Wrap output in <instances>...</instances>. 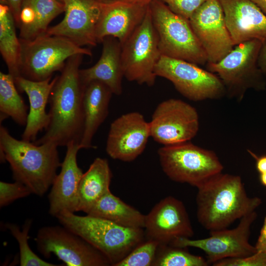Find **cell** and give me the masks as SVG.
<instances>
[{"instance_id": "43", "label": "cell", "mask_w": 266, "mask_h": 266, "mask_svg": "<svg viewBox=\"0 0 266 266\" xmlns=\"http://www.w3.org/2000/svg\"><path fill=\"white\" fill-rule=\"evenodd\" d=\"M58 0L64 3L65 4H66L68 0Z\"/></svg>"}, {"instance_id": "36", "label": "cell", "mask_w": 266, "mask_h": 266, "mask_svg": "<svg viewBox=\"0 0 266 266\" xmlns=\"http://www.w3.org/2000/svg\"><path fill=\"white\" fill-rule=\"evenodd\" d=\"M255 246L258 251H266V216L260 234Z\"/></svg>"}, {"instance_id": "23", "label": "cell", "mask_w": 266, "mask_h": 266, "mask_svg": "<svg viewBox=\"0 0 266 266\" xmlns=\"http://www.w3.org/2000/svg\"><path fill=\"white\" fill-rule=\"evenodd\" d=\"M112 94L106 85L98 81H92L85 86L83 99L84 128L79 143L80 149L94 148L93 138L107 117Z\"/></svg>"}, {"instance_id": "39", "label": "cell", "mask_w": 266, "mask_h": 266, "mask_svg": "<svg viewBox=\"0 0 266 266\" xmlns=\"http://www.w3.org/2000/svg\"><path fill=\"white\" fill-rule=\"evenodd\" d=\"M266 15V0H250Z\"/></svg>"}, {"instance_id": "16", "label": "cell", "mask_w": 266, "mask_h": 266, "mask_svg": "<svg viewBox=\"0 0 266 266\" xmlns=\"http://www.w3.org/2000/svg\"><path fill=\"white\" fill-rule=\"evenodd\" d=\"M147 238L169 244L180 237H192L194 232L183 203L173 197L161 200L145 215Z\"/></svg>"}, {"instance_id": "10", "label": "cell", "mask_w": 266, "mask_h": 266, "mask_svg": "<svg viewBox=\"0 0 266 266\" xmlns=\"http://www.w3.org/2000/svg\"><path fill=\"white\" fill-rule=\"evenodd\" d=\"M155 73L170 81L178 92L191 100L217 99L226 93L216 74L183 60L162 55Z\"/></svg>"}, {"instance_id": "22", "label": "cell", "mask_w": 266, "mask_h": 266, "mask_svg": "<svg viewBox=\"0 0 266 266\" xmlns=\"http://www.w3.org/2000/svg\"><path fill=\"white\" fill-rule=\"evenodd\" d=\"M101 43V54L96 64L90 67L80 69L81 81L85 86L93 81L101 82L113 94L120 95L124 76L121 62L122 45L118 39L112 36L105 37Z\"/></svg>"}, {"instance_id": "21", "label": "cell", "mask_w": 266, "mask_h": 266, "mask_svg": "<svg viewBox=\"0 0 266 266\" xmlns=\"http://www.w3.org/2000/svg\"><path fill=\"white\" fill-rule=\"evenodd\" d=\"M57 75L52 80L51 77L42 81H35L19 76L14 79L18 90L27 95L30 110L22 139L34 142L39 132L46 130L50 121L46 107L49 102L52 89L56 81Z\"/></svg>"}, {"instance_id": "32", "label": "cell", "mask_w": 266, "mask_h": 266, "mask_svg": "<svg viewBox=\"0 0 266 266\" xmlns=\"http://www.w3.org/2000/svg\"><path fill=\"white\" fill-rule=\"evenodd\" d=\"M32 194L24 184L17 181L14 183L0 182V206L8 205L15 200Z\"/></svg>"}, {"instance_id": "31", "label": "cell", "mask_w": 266, "mask_h": 266, "mask_svg": "<svg viewBox=\"0 0 266 266\" xmlns=\"http://www.w3.org/2000/svg\"><path fill=\"white\" fill-rule=\"evenodd\" d=\"M159 244L158 241L147 238L114 266H153Z\"/></svg>"}, {"instance_id": "17", "label": "cell", "mask_w": 266, "mask_h": 266, "mask_svg": "<svg viewBox=\"0 0 266 266\" xmlns=\"http://www.w3.org/2000/svg\"><path fill=\"white\" fill-rule=\"evenodd\" d=\"M65 6L64 19L45 33L66 38L81 47L96 46L101 3L95 0H68Z\"/></svg>"}, {"instance_id": "38", "label": "cell", "mask_w": 266, "mask_h": 266, "mask_svg": "<svg viewBox=\"0 0 266 266\" xmlns=\"http://www.w3.org/2000/svg\"><path fill=\"white\" fill-rule=\"evenodd\" d=\"M249 152L256 160V168L259 172L260 174L266 172V156L258 157L252 152Z\"/></svg>"}, {"instance_id": "5", "label": "cell", "mask_w": 266, "mask_h": 266, "mask_svg": "<svg viewBox=\"0 0 266 266\" xmlns=\"http://www.w3.org/2000/svg\"><path fill=\"white\" fill-rule=\"evenodd\" d=\"M149 9L162 55L198 65L207 63L189 19L173 12L160 0L151 1Z\"/></svg>"}, {"instance_id": "33", "label": "cell", "mask_w": 266, "mask_h": 266, "mask_svg": "<svg viewBox=\"0 0 266 266\" xmlns=\"http://www.w3.org/2000/svg\"><path fill=\"white\" fill-rule=\"evenodd\" d=\"M214 266H266V252L257 251L256 253L242 258H230L218 261Z\"/></svg>"}, {"instance_id": "15", "label": "cell", "mask_w": 266, "mask_h": 266, "mask_svg": "<svg viewBox=\"0 0 266 266\" xmlns=\"http://www.w3.org/2000/svg\"><path fill=\"white\" fill-rule=\"evenodd\" d=\"M150 131L149 122L138 112L122 115L111 124L106 151L112 159L133 161L145 149Z\"/></svg>"}, {"instance_id": "4", "label": "cell", "mask_w": 266, "mask_h": 266, "mask_svg": "<svg viewBox=\"0 0 266 266\" xmlns=\"http://www.w3.org/2000/svg\"><path fill=\"white\" fill-rule=\"evenodd\" d=\"M56 217L62 225L102 252L112 266L144 240L142 228L125 227L101 218L79 216L67 211Z\"/></svg>"}, {"instance_id": "20", "label": "cell", "mask_w": 266, "mask_h": 266, "mask_svg": "<svg viewBox=\"0 0 266 266\" xmlns=\"http://www.w3.org/2000/svg\"><path fill=\"white\" fill-rule=\"evenodd\" d=\"M66 147L61 171L57 175L48 195L49 213L55 217L64 211H76L78 187L83 174L77 161V153L80 149L79 144L71 142Z\"/></svg>"}, {"instance_id": "34", "label": "cell", "mask_w": 266, "mask_h": 266, "mask_svg": "<svg viewBox=\"0 0 266 266\" xmlns=\"http://www.w3.org/2000/svg\"><path fill=\"white\" fill-rule=\"evenodd\" d=\"M173 12L189 19L194 12L207 0H160Z\"/></svg>"}, {"instance_id": "1", "label": "cell", "mask_w": 266, "mask_h": 266, "mask_svg": "<svg viewBox=\"0 0 266 266\" xmlns=\"http://www.w3.org/2000/svg\"><path fill=\"white\" fill-rule=\"evenodd\" d=\"M84 55L69 58L50 93L48 112L49 125L44 134L35 141L39 145L50 142L66 146L71 142L79 144L84 128L83 107L85 86L79 76L80 66Z\"/></svg>"}, {"instance_id": "12", "label": "cell", "mask_w": 266, "mask_h": 266, "mask_svg": "<svg viewBox=\"0 0 266 266\" xmlns=\"http://www.w3.org/2000/svg\"><path fill=\"white\" fill-rule=\"evenodd\" d=\"M257 217L255 211L242 217L237 226L233 229L210 231V236L203 239L180 237L169 244L202 250L209 265L226 258L249 256L258 251L249 242L250 227Z\"/></svg>"}, {"instance_id": "40", "label": "cell", "mask_w": 266, "mask_h": 266, "mask_svg": "<svg viewBox=\"0 0 266 266\" xmlns=\"http://www.w3.org/2000/svg\"><path fill=\"white\" fill-rule=\"evenodd\" d=\"M122 1H125L127 2L141 4H149L151 1L154 0H120Z\"/></svg>"}, {"instance_id": "9", "label": "cell", "mask_w": 266, "mask_h": 266, "mask_svg": "<svg viewBox=\"0 0 266 266\" xmlns=\"http://www.w3.org/2000/svg\"><path fill=\"white\" fill-rule=\"evenodd\" d=\"M161 56L149 5L142 22L122 45L124 76L130 81L153 86L157 77L155 67Z\"/></svg>"}, {"instance_id": "41", "label": "cell", "mask_w": 266, "mask_h": 266, "mask_svg": "<svg viewBox=\"0 0 266 266\" xmlns=\"http://www.w3.org/2000/svg\"><path fill=\"white\" fill-rule=\"evenodd\" d=\"M260 179L262 184L266 186V172L260 174Z\"/></svg>"}, {"instance_id": "27", "label": "cell", "mask_w": 266, "mask_h": 266, "mask_svg": "<svg viewBox=\"0 0 266 266\" xmlns=\"http://www.w3.org/2000/svg\"><path fill=\"white\" fill-rule=\"evenodd\" d=\"M28 106L18 93L14 78L10 74L0 72V121L10 117L20 126H26Z\"/></svg>"}, {"instance_id": "18", "label": "cell", "mask_w": 266, "mask_h": 266, "mask_svg": "<svg viewBox=\"0 0 266 266\" xmlns=\"http://www.w3.org/2000/svg\"><path fill=\"white\" fill-rule=\"evenodd\" d=\"M149 5L120 0L101 3L96 30L98 43L106 37L112 36L122 45L142 22Z\"/></svg>"}, {"instance_id": "8", "label": "cell", "mask_w": 266, "mask_h": 266, "mask_svg": "<svg viewBox=\"0 0 266 266\" xmlns=\"http://www.w3.org/2000/svg\"><path fill=\"white\" fill-rule=\"evenodd\" d=\"M158 154L162 170L170 179L196 188L223 169L213 151L189 141L164 145Z\"/></svg>"}, {"instance_id": "3", "label": "cell", "mask_w": 266, "mask_h": 266, "mask_svg": "<svg viewBox=\"0 0 266 266\" xmlns=\"http://www.w3.org/2000/svg\"><path fill=\"white\" fill-rule=\"evenodd\" d=\"M0 161H7L13 179L42 196L52 186L61 167L58 146L47 142L37 145L12 136L0 126Z\"/></svg>"}, {"instance_id": "30", "label": "cell", "mask_w": 266, "mask_h": 266, "mask_svg": "<svg viewBox=\"0 0 266 266\" xmlns=\"http://www.w3.org/2000/svg\"><path fill=\"white\" fill-rule=\"evenodd\" d=\"M32 221L27 220L22 230L15 224L7 223L4 225L5 228L15 237L19 244L20 252V265L21 266H57L45 261L38 257L30 248L28 240V233L31 229Z\"/></svg>"}, {"instance_id": "14", "label": "cell", "mask_w": 266, "mask_h": 266, "mask_svg": "<svg viewBox=\"0 0 266 266\" xmlns=\"http://www.w3.org/2000/svg\"><path fill=\"white\" fill-rule=\"evenodd\" d=\"M189 20L206 55L207 63L219 62L233 48L219 0H207Z\"/></svg>"}, {"instance_id": "29", "label": "cell", "mask_w": 266, "mask_h": 266, "mask_svg": "<svg viewBox=\"0 0 266 266\" xmlns=\"http://www.w3.org/2000/svg\"><path fill=\"white\" fill-rule=\"evenodd\" d=\"M188 247L159 244L153 266H207L206 260L191 254Z\"/></svg>"}, {"instance_id": "13", "label": "cell", "mask_w": 266, "mask_h": 266, "mask_svg": "<svg viewBox=\"0 0 266 266\" xmlns=\"http://www.w3.org/2000/svg\"><path fill=\"white\" fill-rule=\"evenodd\" d=\"M149 123L151 137L163 145L189 141L196 136L199 128L196 109L175 99L160 103Z\"/></svg>"}, {"instance_id": "7", "label": "cell", "mask_w": 266, "mask_h": 266, "mask_svg": "<svg viewBox=\"0 0 266 266\" xmlns=\"http://www.w3.org/2000/svg\"><path fill=\"white\" fill-rule=\"evenodd\" d=\"M263 43L257 39L235 45L220 61L206 63L207 70L219 77L226 93L241 100L249 89L264 90L266 82L258 66V57Z\"/></svg>"}, {"instance_id": "25", "label": "cell", "mask_w": 266, "mask_h": 266, "mask_svg": "<svg viewBox=\"0 0 266 266\" xmlns=\"http://www.w3.org/2000/svg\"><path fill=\"white\" fill-rule=\"evenodd\" d=\"M86 214L125 227L143 229L145 227V215L123 201L110 191L99 199Z\"/></svg>"}, {"instance_id": "26", "label": "cell", "mask_w": 266, "mask_h": 266, "mask_svg": "<svg viewBox=\"0 0 266 266\" xmlns=\"http://www.w3.org/2000/svg\"><path fill=\"white\" fill-rule=\"evenodd\" d=\"M0 4V52L8 70L15 79L21 76V45L17 36L15 21L6 1Z\"/></svg>"}, {"instance_id": "35", "label": "cell", "mask_w": 266, "mask_h": 266, "mask_svg": "<svg viewBox=\"0 0 266 266\" xmlns=\"http://www.w3.org/2000/svg\"><path fill=\"white\" fill-rule=\"evenodd\" d=\"M13 15L16 25L19 27L20 15L24 0H6Z\"/></svg>"}, {"instance_id": "2", "label": "cell", "mask_w": 266, "mask_h": 266, "mask_svg": "<svg viewBox=\"0 0 266 266\" xmlns=\"http://www.w3.org/2000/svg\"><path fill=\"white\" fill-rule=\"evenodd\" d=\"M197 217L210 231L227 229L237 219L255 211L258 197L248 196L239 176L218 173L198 188Z\"/></svg>"}, {"instance_id": "42", "label": "cell", "mask_w": 266, "mask_h": 266, "mask_svg": "<svg viewBox=\"0 0 266 266\" xmlns=\"http://www.w3.org/2000/svg\"><path fill=\"white\" fill-rule=\"evenodd\" d=\"M95 0L100 3H106L111 2L115 0Z\"/></svg>"}, {"instance_id": "6", "label": "cell", "mask_w": 266, "mask_h": 266, "mask_svg": "<svg viewBox=\"0 0 266 266\" xmlns=\"http://www.w3.org/2000/svg\"><path fill=\"white\" fill-rule=\"evenodd\" d=\"M20 40L21 76L33 81L44 80L55 72H61L73 55H92L89 49L61 36L44 33L32 40Z\"/></svg>"}, {"instance_id": "24", "label": "cell", "mask_w": 266, "mask_h": 266, "mask_svg": "<svg viewBox=\"0 0 266 266\" xmlns=\"http://www.w3.org/2000/svg\"><path fill=\"white\" fill-rule=\"evenodd\" d=\"M112 177L107 160L100 157L96 158L80 179L76 211L87 213L99 199L109 192Z\"/></svg>"}, {"instance_id": "37", "label": "cell", "mask_w": 266, "mask_h": 266, "mask_svg": "<svg viewBox=\"0 0 266 266\" xmlns=\"http://www.w3.org/2000/svg\"><path fill=\"white\" fill-rule=\"evenodd\" d=\"M258 63L262 72L266 76V43L263 44L261 49Z\"/></svg>"}, {"instance_id": "28", "label": "cell", "mask_w": 266, "mask_h": 266, "mask_svg": "<svg viewBox=\"0 0 266 266\" xmlns=\"http://www.w3.org/2000/svg\"><path fill=\"white\" fill-rule=\"evenodd\" d=\"M23 4L31 6L34 12L33 24L20 33V39L32 40L46 33L50 22L65 11V4L58 0H24Z\"/></svg>"}, {"instance_id": "11", "label": "cell", "mask_w": 266, "mask_h": 266, "mask_svg": "<svg viewBox=\"0 0 266 266\" xmlns=\"http://www.w3.org/2000/svg\"><path fill=\"white\" fill-rule=\"evenodd\" d=\"M35 241L43 256L49 258L54 254L67 266H111L102 252L63 225L40 228Z\"/></svg>"}, {"instance_id": "44", "label": "cell", "mask_w": 266, "mask_h": 266, "mask_svg": "<svg viewBox=\"0 0 266 266\" xmlns=\"http://www.w3.org/2000/svg\"></svg>"}, {"instance_id": "19", "label": "cell", "mask_w": 266, "mask_h": 266, "mask_svg": "<svg viewBox=\"0 0 266 266\" xmlns=\"http://www.w3.org/2000/svg\"><path fill=\"white\" fill-rule=\"evenodd\" d=\"M234 46L253 39L266 43V15L250 0H219Z\"/></svg>"}]
</instances>
